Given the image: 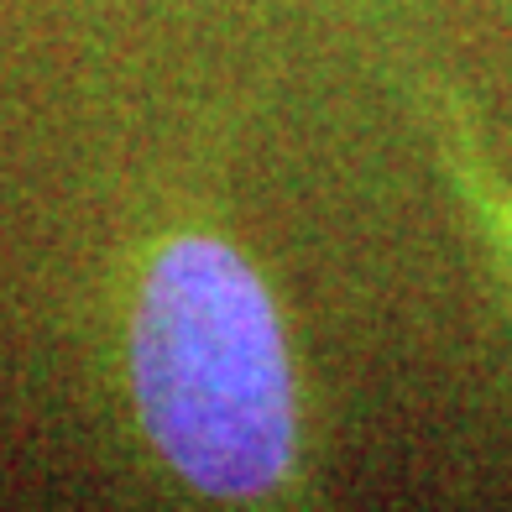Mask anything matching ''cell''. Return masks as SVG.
Segmentation results:
<instances>
[{
  "label": "cell",
  "mask_w": 512,
  "mask_h": 512,
  "mask_svg": "<svg viewBox=\"0 0 512 512\" xmlns=\"http://www.w3.org/2000/svg\"><path fill=\"white\" fill-rule=\"evenodd\" d=\"M403 84H408V105L418 115V126L429 136L434 173L445 178L460 220L471 230L481 262L502 293V309L512 314V173L497 168L476 110L455 79L418 63L403 74Z\"/></svg>",
  "instance_id": "obj_2"
},
{
  "label": "cell",
  "mask_w": 512,
  "mask_h": 512,
  "mask_svg": "<svg viewBox=\"0 0 512 512\" xmlns=\"http://www.w3.org/2000/svg\"><path fill=\"white\" fill-rule=\"evenodd\" d=\"M126 387L147 450L215 507H288L309 492V403L283 304L209 225L147 246L126 304Z\"/></svg>",
  "instance_id": "obj_1"
}]
</instances>
